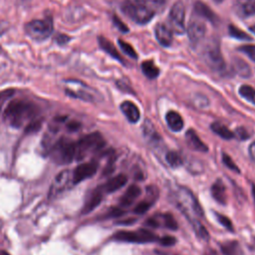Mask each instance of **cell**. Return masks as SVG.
<instances>
[{"label":"cell","instance_id":"32","mask_svg":"<svg viewBox=\"0 0 255 255\" xmlns=\"http://www.w3.org/2000/svg\"><path fill=\"white\" fill-rule=\"evenodd\" d=\"M161 222L165 228L170 230H177V227H178L177 222L170 213L161 214Z\"/></svg>","mask_w":255,"mask_h":255},{"label":"cell","instance_id":"12","mask_svg":"<svg viewBox=\"0 0 255 255\" xmlns=\"http://www.w3.org/2000/svg\"><path fill=\"white\" fill-rule=\"evenodd\" d=\"M185 30L187 31V36L190 42L193 44H197L204 38L206 33V26L203 22L199 20H194L188 24Z\"/></svg>","mask_w":255,"mask_h":255},{"label":"cell","instance_id":"7","mask_svg":"<svg viewBox=\"0 0 255 255\" xmlns=\"http://www.w3.org/2000/svg\"><path fill=\"white\" fill-rule=\"evenodd\" d=\"M178 195L180 201L179 208L182 210L185 216H187L189 212H192L193 214H195V216L198 217L203 216V209L199 204V201L188 188L181 187L178 191Z\"/></svg>","mask_w":255,"mask_h":255},{"label":"cell","instance_id":"48","mask_svg":"<svg viewBox=\"0 0 255 255\" xmlns=\"http://www.w3.org/2000/svg\"><path fill=\"white\" fill-rule=\"evenodd\" d=\"M249 155H250V158L255 162V141H253L250 146H249Z\"/></svg>","mask_w":255,"mask_h":255},{"label":"cell","instance_id":"43","mask_svg":"<svg viewBox=\"0 0 255 255\" xmlns=\"http://www.w3.org/2000/svg\"><path fill=\"white\" fill-rule=\"evenodd\" d=\"M158 242L160 245L162 246H165V247H168V246H172L176 243V239L173 237V236H169V235H166V236H163L161 238H158Z\"/></svg>","mask_w":255,"mask_h":255},{"label":"cell","instance_id":"10","mask_svg":"<svg viewBox=\"0 0 255 255\" xmlns=\"http://www.w3.org/2000/svg\"><path fill=\"white\" fill-rule=\"evenodd\" d=\"M169 20L172 29L177 34H183L185 31V7L181 1L175 2L169 10Z\"/></svg>","mask_w":255,"mask_h":255},{"label":"cell","instance_id":"8","mask_svg":"<svg viewBox=\"0 0 255 255\" xmlns=\"http://www.w3.org/2000/svg\"><path fill=\"white\" fill-rule=\"evenodd\" d=\"M53 156L60 164H68L76 157V143L60 138L53 147Z\"/></svg>","mask_w":255,"mask_h":255},{"label":"cell","instance_id":"38","mask_svg":"<svg viewBox=\"0 0 255 255\" xmlns=\"http://www.w3.org/2000/svg\"><path fill=\"white\" fill-rule=\"evenodd\" d=\"M222 161H223L224 165H225L227 168H229L230 170H232V171H234V172H237V173L240 172L239 167L236 165V163L233 161V159L230 157L229 154H227V153L224 152V153L222 154Z\"/></svg>","mask_w":255,"mask_h":255},{"label":"cell","instance_id":"27","mask_svg":"<svg viewBox=\"0 0 255 255\" xmlns=\"http://www.w3.org/2000/svg\"><path fill=\"white\" fill-rule=\"evenodd\" d=\"M239 95L247 102L255 105V89L249 85H242L238 90Z\"/></svg>","mask_w":255,"mask_h":255},{"label":"cell","instance_id":"37","mask_svg":"<svg viewBox=\"0 0 255 255\" xmlns=\"http://www.w3.org/2000/svg\"><path fill=\"white\" fill-rule=\"evenodd\" d=\"M42 128V120H33L25 128V133H35Z\"/></svg>","mask_w":255,"mask_h":255},{"label":"cell","instance_id":"22","mask_svg":"<svg viewBox=\"0 0 255 255\" xmlns=\"http://www.w3.org/2000/svg\"><path fill=\"white\" fill-rule=\"evenodd\" d=\"M99 45L101 46V48L107 53L109 54L111 57H113L114 59H116L117 61L121 62L123 65H125V60L122 58V56L120 55V53L118 52V50L116 49V47L114 46V44L112 42H110L107 38L100 36L99 38Z\"/></svg>","mask_w":255,"mask_h":255},{"label":"cell","instance_id":"54","mask_svg":"<svg viewBox=\"0 0 255 255\" xmlns=\"http://www.w3.org/2000/svg\"><path fill=\"white\" fill-rule=\"evenodd\" d=\"M224 0H214V2H216V3H222Z\"/></svg>","mask_w":255,"mask_h":255},{"label":"cell","instance_id":"33","mask_svg":"<svg viewBox=\"0 0 255 255\" xmlns=\"http://www.w3.org/2000/svg\"><path fill=\"white\" fill-rule=\"evenodd\" d=\"M118 44L120 46V48L122 49V51L128 57L132 58V59H137V55H136V52L134 51V49L131 47V45H129L128 43L125 42L124 40L122 39H119L118 41Z\"/></svg>","mask_w":255,"mask_h":255},{"label":"cell","instance_id":"11","mask_svg":"<svg viewBox=\"0 0 255 255\" xmlns=\"http://www.w3.org/2000/svg\"><path fill=\"white\" fill-rule=\"evenodd\" d=\"M98 162L95 160H92L90 162L87 163H82L80 165H78L72 175V181L74 184L80 183L81 181L85 180L86 178H89L91 176H93L97 170H98Z\"/></svg>","mask_w":255,"mask_h":255},{"label":"cell","instance_id":"15","mask_svg":"<svg viewBox=\"0 0 255 255\" xmlns=\"http://www.w3.org/2000/svg\"><path fill=\"white\" fill-rule=\"evenodd\" d=\"M185 138L187 144L192 148L193 150L200 151V152H206L208 150L207 145L200 139L198 134L193 129H188L185 133Z\"/></svg>","mask_w":255,"mask_h":255},{"label":"cell","instance_id":"4","mask_svg":"<svg viewBox=\"0 0 255 255\" xmlns=\"http://www.w3.org/2000/svg\"><path fill=\"white\" fill-rule=\"evenodd\" d=\"M105 145V140L102 134L98 131L92 132L83 136L76 143V159H83L89 152H94L100 150Z\"/></svg>","mask_w":255,"mask_h":255},{"label":"cell","instance_id":"6","mask_svg":"<svg viewBox=\"0 0 255 255\" xmlns=\"http://www.w3.org/2000/svg\"><path fill=\"white\" fill-rule=\"evenodd\" d=\"M113 239L128 243H148L158 240V237L153 232L146 229H139L136 231L121 230L113 235Z\"/></svg>","mask_w":255,"mask_h":255},{"label":"cell","instance_id":"25","mask_svg":"<svg viewBox=\"0 0 255 255\" xmlns=\"http://www.w3.org/2000/svg\"><path fill=\"white\" fill-rule=\"evenodd\" d=\"M141 71H142L143 75L146 78H148L149 80H153V79L157 78L159 75V69L154 65V63L151 60L142 62Z\"/></svg>","mask_w":255,"mask_h":255},{"label":"cell","instance_id":"17","mask_svg":"<svg viewBox=\"0 0 255 255\" xmlns=\"http://www.w3.org/2000/svg\"><path fill=\"white\" fill-rule=\"evenodd\" d=\"M102 199H103V187H99L92 192L91 196L86 201V203L83 207L82 213L87 214V213H90L91 211H93L96 207H98L100 205Z\"/></svg>","mask_w":255,"mask_h":255},{"label":"cell","instance_id":"47","mask_svg":"<svg viewBox=\"0 0 255 255\" xmlns=\"http://www.w3.org/2000/svg\"><path fill=\"white\" fill-rule=\"evenodd\" d=\"M55 40L57 41V43H59V44H61V45H64V44H66V43H68V42H69L70 38H69L68 36H66V35L58 34V35H57V37L55 38Z\"/></svg>","mask_w":255,"mask_h":255},{"label":"cell","instance_id":"35","mask_svg":"<svg viewBox=\"0 0 255 255\" xmlns=\"http://www.w3.org/2000/svg\"><path fill=\"white\" fill-rule=\"evenodd\" d=\"M133 1L147 6L148 8L152 9L154 12L157 9H160L161 7L164 6V0H133Z\"/></svg>","mask_w":255,"mask_h":255},{"label":"cell","instance_id":"40","mask_svg":"<svg viewBox=\"0 0 255 255\" xmlns=\"http://www.w3.org/2000/svg\"><path fill=\"white\" fill-rule=\"evenodd\" d=\"M238 50L246 54L253 62H255V45H244L239 47Z\"/></svg>","mask_w":255,"mask_h":255},{"label":"cell","instance_id":"20","mask_svg":"<svg viewBox=\"0 0 255 255\" xmlns=\"http://www.w3.org/2000/svg\"><path fill=\"white\" fill-rule=\"evenodd\" d=\"M194 11L196 12V14L205 18L212 24H216L218 22L217 15L206 4L202 3L201 1H196L194 3Z\"/></svg>","mask_w":255,"mask_h":255},{"label":"cell","instance_id":"26","mask_svg":"<svg viewBox=\"0 0 255 255\" xmlns=\"http://www.w3.org/2000/svg\"><path fill=\"white\" fill-rule=\"evenodd\" d=\"M210 128L212 129V131L214 133H216L217 135H219L220 137H222L223 139H231L234 137L233 131H231L229 128H227L224 125H222L221 123H213L210 126Z\"/></svg>","mask_w":255,"mask_h":255},{"label":"cell","instance_id":"44","mask_svg":"<svg viewBox=\"0 0 255 255\" xmlns=\"http://www.w3.org/2000/svg\"><path fill=\"white\" fill-rule=\"evenodd\" d=\"M113 21H114L115 26H116L121 32H123V33H128V28L125 25V23H124L118 16L114 15Z\"/></svg>","mask_w":255,"mask_h":255},{"label":"cell","instance_id":"28","mask_svg":"<svg viewBox=\"0 0 255 255\" xmlns=\"http://www.w3.org/2000/svg\"><path fill=\"white\" fill-rule=\"evenodd\" d=\"M165 160L168 163V165L173 168H176L182 164L181 156L176 151L173 150H169L168 152H166Z\"/></svg>","mask_w":255,"mask_h":255},{"label":"cell","instance_id":"42","mask_svg":"<svg viewBox=\"0 0 255 255\" xmlns=\"http://www.w3.org/2000/svg\"><path fill=\"white\" fill-rule=\"evenodd\" d=\"M233 134H234V137H237L239 140H246V139L249 138V136H250V134L248 133V131H247L244 128H242V127L237 128L234 130Z\"/></svg>","mask_w":255,"mask_h":255},{"label":"cell","instance_id":"2","mask_svg":"<svg viewBox=\"0 0 255 255\" xmlns=\"http://www.w3.org/2000/svg\"><path fill=\"white\" fill-rule=\"evenodd\" d=\"M65 93L72 98L91 103L99 102L103 99L97 90L78 80H67L65 82Z\"/></svg>","mask_w":255,"mask_h":255},{"label":"cell","instance_id":"53","mask_svg":"<svg viewBox=\"0 0 255 255\" xmlns=\"http://www.w3.org/2000/svg\"><path fill=\"white\" fill-rule=\"evenodd\" d=\"M0 255H10V254L7 253V252L4 251V250H1V251H0Z\"/></svg>","mask_w":255,"mask_h":255},{"label":"cell","instance_id":"19","mask_svg":"<svg viewBox=\"0 0 255 255\" xmlns=\"http://www.w3.org/2000/svg\"><path fill=\"white\" fill-rule=\"evenodd\" d=\"M165 122L168 126V128L174 131H180L183 128V119L182 117L175 111H169L165 115Z\"/></svg>","mask_w":255,"mask_h":255},{"label":"cell","instance_id":"21","mask_svg":"<svg viewBox=\"0 0 255 255\" xmlns=\"http://www.w3.org/2000/svg\"><path fill=\"white\" fill-rule=\"evenodd\" d=\"M127 181H128L127 175L122 173L118 174L106 182V184L103 186V190H105L108 193L115 192L120 188H122L127 183Z\"/></svg>","mask_w":255,"mask_h":255},{"label":"cell","instance_id":"30","mask_svg":"<svg viewBox=\"0 0 255 255\" xmlns=\"http://www.w3.org/2000/svg\"><path fill=\"white\" fill-rule=\"evenodd\" d=\"M228 33L231 37L237 39V40H242V41H250L252 40V38L250 37V35H248L247 33H245L244 31L240 30L239 28L233 26V25H229L228 26Z\"/></svg>","mask_w":255,"mask_h":255},{"label":"cell","instance_id":"45","mask_svg":"<svg viewBox=\"0 0 255 255\" xmlns=\"http://www.w3.org/2000/svg\"><path fill=\"white\" fill-rule=\"evenodd\" d=\"M123 214H125V210H124V209L119 208V207H112V208L109 210L108 216H109V217H120V216H122Z\"/></svg>","mask_w":255,"mask_h":255},{"label":"cell","instance_id":"39","mask_svg":"<svg viewBox=\"0 0 255 255\" xmlns=\"http://www.w3.org/2000/svg\"><path fill=\"white\" fill-rule=\"evenodd\" d=\"M214 214H215V217H216L217 221H218L223 227H225V228H226L227 230H229V231H233V230H234L233 224H232L231 220H230L227 216H225V215H223V214H220V213H217V212H215Z\"/></svg>","mask_w":255,"mask_h":255},{"label":"cell","instance_id":"46","mask_svg":"<svg viewBox=\"0 0 255 255\" xmlns=\"http://www.w3.org/2000/svg\"><path fill=\"white\" fill-rule=\"evenodd\" d=\"M80 128H81V124L79 122H76V121H72V122H69L67 124V128L71 131H76Z\"/></svg>","mask_w":255,"mask_h":255},{"label":"cell","instance_id":"3","mask_svg":"<svg viewBox=\"0 0 255 255\" xmlns=\"http://www.w3.org/2000/svg\"><path fill=\"white\" fill-rule=\"evenodd\" d=\"M122 11L125 15H127L129 19H131L136 24L144 25L149 22L153 16L154 11L148 8L145 5L137 3L133 0H126L121 5Z\"/></svg>","mask_w":255,"mask_h":255},{"label":"cell","instance_id":"50","mask_svg":"<svg viewBox=\"0 0 255 255\" xmlns=\"http://www.w3.org/2000/svg\"><path fill=\"white\" fill-rule=\"evenodd\" d=\"M203 255H217V253H216V251L214 249L208 248V249H206V251L204 252Z\"/></svg>","mask_w":255,"mask_h":255},{"label":"cell","instance_id":"34","mask_svg":"<svg viewBox=\"0 0 255 255\" xmlns=\"http://www.w3.org/2000/svg\"><path fill=\"white\" fill-rule=\"evenodd\" d=\"M153 201L146 197L144 200L137 203V205L133 208V212L136 214H144L153 205Z\"/></svg>","mask_w":255,"mask_h":255},{"label":"cell","instance_id":"29","mask_svg":"<svg viewBox=\"0 0 255 255\" xmlns=\"http://www.w3.org/2000/svg\"><path fill=\"white\" fill-rule=\"evenodd\" d=\"M188 220L190 221V223H191V225H192V227H193V229H194V231H195V233H196V235L198 237H200V238H202L204 240H207L209 238V234H208L207 230L205 229V227L197 219L190 218Z\"/></svg>","mask_w":255,"mask_h":255},{"label":"cell","instance_id":"9","mask_svg":"<svg viewBox=\"0 0 255 255\" xmlns=\"http://www.w3.org/2000/svg\"><path fill=\"white\" fill-rule=\"evenodd\" d=\"M203 60L206 65L213 71L223 72L225 70V62L216 43L208 44L203 51Z\"/></svg>","mask_w":255,"mask_h":255},{"label":"cell","instance_id":"31","mask_svg":"<svg viewBox=\"0 0 255 255\" xmlns=\"http://www.w3.org/2000/svg\"><path fill=\"white\" fill-rule=\"evenodd\" d=\"M234 67H235V71L236 73L243 77V78H247L251 75V71H250V68L248 67V65L243 62L242 60H239V59H236L235 60V63H234Z\"/></svg>","mask_w":255,"mask_h":255},{"label":"cell","instance_id":"51","mask_svg":"<svg viewBox=\"0 0 255 255\" xmlns=\"http://www.w3.org/2000/svg\"><path fill=\"white\" fill-rule=\"evenodd\" d=\"M251 191H252V195H253V199H254V204H255V184H252Z\"/></svg>","mask_w":255,"mask_h":255},{"label":"cell","instance_id":"41","mask_svg":"<svg viewBox=\"0 0 255 255\" xmlns=\"http://www.w3.org/2000/svg\"><path fill=\"white\" fill-rule=\"evenodd\" d=\"M144 224L145 225H147V226H149V227H152V228H157V227H159L161 224H162V222H161V215H154V216H151V217H149L145 222H144Z\"/></svg>","mask_w":255,"mask_h":255},{"label":"cell","instance_id":"23","mask_svg":"<svg viewBox=\"0 0 255 255\" xmlns=\"http://www.w3.org/2000/svg\"><path fill=\"white\" fill-rule=\"evenodd\" d=\"M220 249L223 255H244L240 243L236 240H228L221 243Z\"/></svg>","mask_w":255,"mask_h":255},{"label":"cell","instance_id":"18","mask_svg":"<svg viewBox=\"0 0 255 255\" xmlns=\"http://www.w3.org/2000/svg\"><path fill=\"white\" fill-rule=\"evenodd\" d=\"M140 192H141L140 187H138L137 185L132 184L128 186L126 192L124 193V195L120 199V205L124 207H128L131 205L134 202V200L140 195Z\"/></svg>","mask_w":255,"mask_h":255},{"label":"cell","instance_id":"52","mask_svg":"<svg viewBox=\"0 0 255 255\" xmlns=\"http://www.w3.org/2000/svg\"><path fill=\"white\" fill-rule=\"evenodd\" d=\"M249 30L253 33V34H255V25H253V26H251V27H249Z\"/></svg>","mask_w":255,"mask_h":255},{"label":"cell","instance_id":"13","mask_svg":"<svg viewBox=\"0 0 255 255\" xmlns=\"http://www.w3.org/2000/svg\"><path fill=\"white\" fill-rule=\"evenodd\" d=\"M157 42L163 47H169L172 43V29L164 23H158L154 28Z\"/></svg>","mask_w":255,"mask_h":255},{"label":"cell","instance_id":"1","mask_svg":"<svg viewBox=\"0 0 255 255\" xmlns=\"http://www.w3.org/2000/svg\"><path fill=\"white\" fill-rule=\"evenodd\" d=\"M35 115V108L32 104L22 101H11L4 111V120L13 128H20L23 123Z\"/></svg>","mask_w":255,"mask_h":255},{"label":"cell","instance_id":"14","mask_svg":"<svg viewBox=\"0 0 255 255\" xmlns=\"http://www.w3.org/2000/svg\"><path fill=\"white\" fill-rule=\"evenodd\" d=\"M120 108L129 123L136 124L139 121V118H140L139 110L132 102L125 101L121 104Z\"/></svg>","mask_w":255,"mask_h":255},{"label":"cell","instance_id":"36","mask_svg":"<svg viewBox=\"0 0 255 255\" xmlns=\"http://www.w3.org/2000/svg\"><path fill=\"white\" fill-rule=\"evenodd\" d=\"M242 14L245 16L255 15V0H248L241 5Z\"/></svg>","mask_w":255,"mask_h":255},{"label":"cell","instance_id":"49","mask_svg":"<svg viewBox=\"0 0 255 255\" xmlns=\"http://www.w3.org/2000/svg\"><path fill=\"white\" fill-rule=\"evenodd\" d=\"M8 28H9V25L7 22L0 21V36H2L4 33H6Z\"/></svg>","mask_w":255,"mask_h":255},{"label":"cell","instance_id":"24","mask_svg":"<svg viewBox=\"0 0 255 255\" xmlns=\"http://www.w3.org/2000/svg\"><path fill=\"white\" fill-rule=\"evenodd\" d=\"M69 175L70 172L69 170H62L56 177L54 180V184L52 185L51 191H50V195L54 192L57 193L59 191H62L64 189V187L66 186V184L68 183L69 180Z\"/></svg>","mask_w":255,"mask_h":255},{"label":"cell","instance_id":"5","mask_svg":"<svg viewBox=\"0 0 255 255\" xmlns=\"http://www.w3.org/2000/svg\"><path fill=\"white\" fill-rule=\"evenodd\" d=\"M53 22L51 18L35 19L28 22L25 27V33L36 41H44L53 33Z\"/></svg>","mask_w":255,"mask_h":255},{"label":"cell","instance_id":"16","mask_svg":"<svg viewBox=\"0 0 255 255\" xmlns=\"http://www.w3.org/2000/svg\"><path fill=\"white\" fill-rule=\"evenodd\" d=\"M211 195L213 199L220 203L221 205H225L227 202V195H226V187L221 179H217L214 181V183L211 185L210 188Z\"/></svg>","mask_w":255,"mask_h":255}]
</instances>
